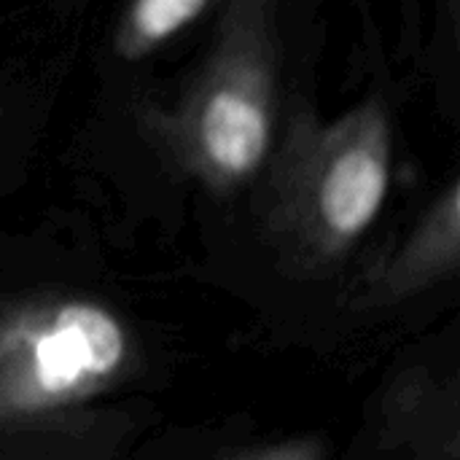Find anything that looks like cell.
<instances>
[{"mask_svg": "<svg viewBox=\"0 0 460 460\" xmlns=\"http://www.w3.org/2000/svg\"><path fill=\"white\" fill-rule=\"evenodd\" d=\"M456 38H458V0H437V46L456 57Z\"/></svg>", "mask_w": 460, "mask_h": 460, "instance_id": "obj_6", "label": "cell"}, {"mask_svg": "<svg viewBox=\"0 0 460 460\" xmlns=\"http://www.w3.org/2000/svg\"><path fill=\"white\" fill-rule=\"evenodd\" d=\"M272 460H313L310 458V450H288V453H283V456H278V458Z\"/></svg>", "mask_w": 460, "mask_h": 460, "instance_id": "obj_7", "label": "cell"}, {"mask_svg": "<svg viewBox=\"0 0 460 460\" xmlns=\"http://www.w3.org/2000/svg\"><path fill=\"white\" fill-rule=\"evenodd\" d=\"M224 3L226 0H127L113 32V51L127 62L146 59Z\"/></svg>", "mask_w": 460, "mask_h": 460, "instance_id": "obj_5", "label": "cell"}, {"mask_svg": "<svg viewBox=\"0 0 460 460\" xmlns=\"http://www.w3.org/2000/svg\"><path fill=\"white\" fill-rule=\"evenodd\" d=\"M460 259V181L453 175L402 248L380 264L372 294L377 302H399L439 278L450 275Z\"/></svg>", "mask_w": 460, "mask_h": 460, "instance_id": "obj_4", "label": "cell"}, {"mask_svg": "<svg viewBox=\"0 0 460 460\" xmlns=\"http://www.w3.org/2000/svg\"><path fill=\"white\" fill-rule=\"evenodd\" d=\"M124 358L121 321L94 302H49L0 321V423L94 396Z\"/></svg>", "mask_w": 460, "mask_h": 460, "instance_id": "obj_3", "label": "cell"}, {"mask_svg": "<svg viewBox=\"0 0 460 460\" xmlns=\"http://www.w3.org/2000/svg\"><path fill=\"white\" fill-rule=\"evenodd\" d=\"M283 0H226L183 92L143 111L148 137L197 183L229 194L259 178L280 127Z\"/></svg>", "mask_w": 460, "mask_h": 460, "instance_id": "obj_2", "label": "cell"}, {"mask_svg": "<svg viewBox=\"0 0 460 460\" xmlns=\"http://www.w3.org/2000/svg\"><path fill=\"white\" fill-rule=\"evenodd\" d=\"M391 170L394 121L380 94L334 119L296 105L259 172L270 237L305 267L340 261L380 216Z\"/></svg>", "mask_w": 460, "mask_h": 460, "instance_id": "obj_1", "label": "cell"}]
</instances>
